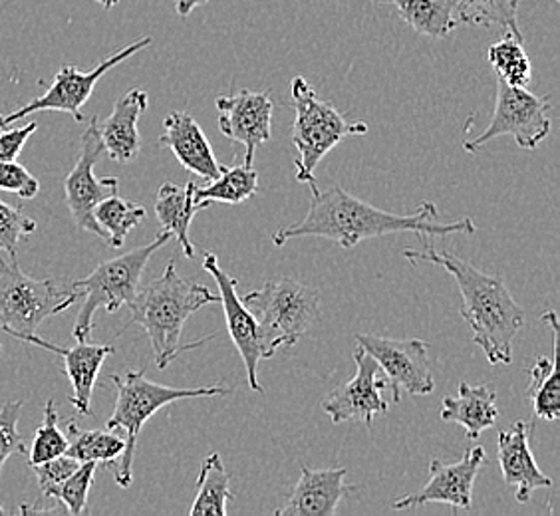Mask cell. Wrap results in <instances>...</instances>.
<instances>
[{
  "mask_svg": "<svg viewBox=\"0 0 560 516\" xmlns=\"http://www.w3.org/2000/svg\"><path fill=\"white\" fill-rule=\"evenodd\" d=\"M311 207L308 213L296 225L284 226L272 235L275 247H284L292 238L318 237L332 241L340 248H354L366 238L386 237L398 233L423 235H474L477 231L474 219L443 223L438 204L425 201L411 215H399L382 211L368 204L340 185L320 189L316 179L308 181Z\"/></svg>",
  "mask_w": 560,
  "mask_h": 516,
  "instance_id": "6da1fadb",
  "label": "cell"
},
{
  "mask_svg": "<svg viewBox=\"0 0 560 516\" xmlns=\"http://www.w3.org/2000/svg\"><path fill=\"white\" fill-rule=\"evenodd\" d=\"M421 248L404 250L413 265L430 262L452 274L462 294V318L474 332V342L483 350L491 366L513 364V340L527 322V310L518 304L505 280L475 269L471 262L447 250L431 247L420 237Z\"/></svg>",
  "mask_w": 560,
  "mask_h": 516,
  "instance_id": "7a4b0ae2",
  "label": "cell"
},
{
  "mask_svg": "<svg viewBox=\"0 0 560 516\" xmlns=\"http://www.w3.org/2000/svg\"><path fill=\"white\" fill-rule=\"evenodd\" d=\"M219 302V294H213L203 284L182 277L175 262L170 260L162 277L136 292L130 306V322L124 326H141L150 338L155 366L165 370L182 352L195 350V345L182 344V333L189 316L199 313L207 304ZM207 340V338H206Z\"/></svg>",
  "mask_w": 560,
  "mask_h": 516,
  "instance_id": "3957f363",
  "label": "cell"
},
{
  "mask_svg": "<svg viewBox=\"0 0 560 516\" xmlns=\"http://www.w3.org/2000/svg\"><path fill=\"white\" fill-rule=\"evenodd\" d=\"M112 384L118 389L114 413L106 423V430L126 433V447L114 465V479L121 489H128L133 481V457L141 430L160 409L184 401V399L219 398L233 389L229 387H170L155 384L143 372H126L124 376L112 374Z\"/></svg>",
  "mask_w": 560,
  "mask_h": 516,
  "instance_id": "277c9868",
  "label": "cell"
},
{
  "mask_svg": "<svg viewBox=\"0 0 560 516\" xmlns=\"http://www.w3.org/2000/svg\"><path fill=\"white\" fill-rule=\"evenodd\" d=\"M291 97L294 108L292 143L299 151V157L294 160L296 179L301 184H308L314 179L318 163L340 141L348 136H364L370 128L366 121L350 119L330 102L320 99L313 84L302 75L292 78Z\"/></svg>",
  "mask_w": 560,
  "mask_h": 516,
  "instance_id": "5b68a950",
  "label": "cell"
},
{
  "mask_svg": "<svg viewBox=\"0 0 560 516\" xmlns=\"http://www.w3.org/2000/svg\"><path fill=\"white\" fill-rule=\"evenodd\" d=\"M241 301L259 324L269 360L282 345L299 344L302 336L320 322L318 291L289 277L269 280Z\"/></svg>",
  "mask_w": 560,
  "mask_h": 516,
  "instance_id": "8992f818",
  "label": "cell"
},
{
  "mask_svg": "<svg viewBox=\"0 0 560 516\" xmlns=\"http://www.w3.org/2000/svg\"><path fill=\"white\" fill-rule=\"evenodd\" d=\"M172 241V233L162 231L150 245L133 248L121 257L109 258L106 262L97 265L94 272L86 279L75 280L72 284L75 294L82 296V308L75 318V342H88L90 333L94 330V316L100 308L106 313H118L124 304H130L140 289L141 274L148 267L150 258Z\"/></svg>",
  "mask_w": 560,
  "mask_h": 516,
  "instance_id": "52a82bcc",
  "label": "cell"
},
{
  "mask_svg": "<svg viewBox=\"0 0 560 516\" xmlns=\"http://www.w3.org/2000/svg\"><path fill=\"white\" fill-rule=\"evenodd\" d=\"M0 258V328L14 338L36 333L38 326L65 313L75 301L74 289L52 279H33L22 272L16 255Z\"/></svg>",
  "mask_w": 560,
  "mask_h": 516,
  "instance_id": "ba28073f",
  "label": "cell"
},
{
  "mask_svg": "<svg viewBox=\"0 0 560 516\" xmlns=\"http://www.w3.org/2000/svg\"><path fill=\"white\" fill-rule=\"evenodd\" d=\"M550 96H535L525 87L509 86L499 80L495 112L481 136L465 141L464 150L475 153L501 136H511L521 150H537L550 133Z\"/></svg>",
  "mask_w": 560,
  "mask_h": 516,
  "instance_id": "9c48e42d",
  "label": "cell"
},
{
  "mask_svg": "<svg viewBox=\"0 0 560 516\" xmlns=\"http://www.w3.org/2000/svg\"><path fill=\"white\" fill-rule=\"evenodd\" d=\"M102 153H104V143L100 138V118L94 116L82 133L80 155H78L74 169L66 177L65 195L66 204L70 209V215L74 219L75 226L80 231L94 233L96 237L108 243V235L94 219V209L104 199H108L112 195H118L119 181L118 177L97 179L94 175V167L100 162Z\"/></svg>",
  "mask_w": 560,
  "mask_h": 516,
  "instance_id": "30bf717a",
  "label": "cell"
},
{
  "mask_svg": "<svg viewBox=\"0 0 560 516\" xmlns=\"http://www.w3.org/2000/svg\"><path fill=\"white\" fill-rule=\"evenodd\" d=\"M355 342L376 360L392 391V401L399 403L401 394L428 396L435 389L430 367V345L418 338L396 340L376 333H355Z\"/></svg>",
  "mask_w": 560,
  "mask_h": 516,
  "instance_id": "8fae6325",
  "label": "cell"
},
{
  "mask_svg": "<svg viewBox=\"0 0 560 516\" xmlns=\"http://www.w3.org/2000/svg\"><path fill=\"white\" fill-rule=\"evenodd\" d=\"M150 44V36H143L140 40L131 43L130 46L121 48L116 55L109 56L102 64H97L92 70H80L75 66H65L56 74L55 84L46 90L44 96L36 97L24 108L16 109V112L9 114L7 118L0 119V129L11 126L14 121H21L34 112H66L74 118V121H84L82 108L86 106V102L92 96L100 78L109 72L112 68L121 64L124 60L138 55L143 48H148Z\"/></svg>",
  "mask_w": 560,
  "mask_h": 516,
  "instance_id": "7c38bea8",
  "label": "cell"
},
{
  "mask_svg": "<svg viewBox=\"0 0 560 516\" xmlns=\"http://www.w3.org/2000/svg\"><path fill=\"white\" fill-rule=\"evenodd\" d=\"M352 355L354 377L324 399L320 408L336 425L345 421H362L370 427L374 415L389 411L388 401L382 396V391L388 389V382L386 377H377V374H382V367L362 345L355 344Z\"/></svg>",
  "mask_w": 560,
  "mask_h": 516,
  "instance_id": "4fadbf2b",
  "label": "cell"
},
{
  "mask_svg": "<svg viewBox=\"0 0 560 516\" xmlns=\"http://www.w3.org/2000/svg\"><path fill=\"white\" fill-rule=\"evenodd\" d=\"M203 269L215 279L217 289H219V302L223 304L229 336L237 348L238 354L243 357V364L247 367L248 386L253 391L265 394V387L259 382V362L260 360H269V355H267L262 338H260L259 324L241 301L237 292V280L221 269L217 255L206 253Z\"/></svg>",
  "mask_w": 560,
  "mask_h": 516,
  "instance_id": "5bb4252c",
  "label": "cell"
},
{
  "mask_svg": "<svg viewBox=\"0 0 560 516\" xmlns=\"http://www.w3.org/2000/svg\"><path fill=\"white\" fill-rule=\"evenodd\" d=\"M483 462H486L483 445L467 449L464 457L452 465L433 459L430 462V481L423 484L418 493L396 499L394 508L404 511V508H413L428 503H443L452 506L453 513H457L459 508L471 511L475 479Z\"/></svg>",
  "mask_w": 560,
  "mask_h": 516,
  "instance_id": "9a60e30c",
  "label": "cell"
},
{
  "mask_svg": "<svg viewBox=\"0 0 560 516\" xmlns=\"http://www.w3.org/2000/svg\"><path fill=\"white\" fill-rule=\"evenodd\" d=\"M219 129L226 140L245 148V165H255V153L272 138L275 102L270 92L243 90L233 96L217 97Z\"/></svg>",
  "mask_w": 560,
  "mask_h": 516,
  "instance_id": "2e32d148",
  "label": "cell"
},
{
  "mask_svg": "<svg viewBox=\"0 0 560 516\" xmlns=\"http://www.w3.org/2000/svg\"><path fill=\"white\" fill-rule=\"evenodd\" d=\"M345 467L340 469H313L302 467L301 479L287 496L284 505L275 511L277 516H332L342 499L354 493L358 486L345 484Z\"/></svg>",
  "mask_w": 560,
  "mask_h": 516,
  "instance_id": "e0dca14e",
  "label": "cell"
},
{
  "mask_svg": "<svg viewBox=\"0 0 560 516\" xmlns=\"http://www.w3.org/2000/svg\"><path fill=\"white\" fill-rule=\"evenodd\" d=\"M501 473L509 486H515L518 505H525L539 489H550L552 479L542 473L530 452L528 427L525 421H517L511 430L501 431L497 439Z\"/></svg>",
  "mask_w": 560,
  "mask_h": 516,
  "instance_id": "ac0fdd59",
  "label": "cell"
},
{
  "mask_svg": "<svg viewBox=\"0 0 560 516\" xmlns=\"http://www.w3.org/2000/svg\"><path fill=\"white\" fill-rule=\"evenodd\" d=\"M19 340L40 345L44 350H50V352L65 357L66 376L74 389V396L70 398V403L74 406L78 413L90 415L92 413V391L96 386L97 374L109 355L116 352V348L112 344H88V342H78L74 348H60L52 342H46L36 333L21 336Z\"/></svg>",
  "mask_w": 560,
  "mask_h": 516,
  "instance_id": "d6986e66",
  "label": "cell"
},
{
  "mask_svg": "<svg viewBox=\"0 0 560 516\" xmlns=\"http://www.w3.org/2000/svg\"><path fill=\"white\" fill-rule=\"evenodd\" d=\"M158 143L170 148L187 172L195 173L206 181L217 179L223 169V165L217 162L215 151L207 140L203 129L199 128L194 116L187 112H172L165 118L163 136Z\"/></svg>",
  "mask_w": 560,
  "mask_h": 516,
  "instance_id": "ffe728a7",
  "label": "cell"
},
{
  "mask_svg": "<svg viewBox=\"0 0 560 516\" xmlns=\"http://www.w3.org/2000/svg\"><path fill=\"white\" fill-rule=\"evenodd\" d=\"M150 96L145 90L133 87L119 97L104 124H100V138L104 151L114 162L126 163L138 157L141 140L138 121L148 109Z\"/></svg>",
  "mask_w": 560,
  "mask_h": 516,
  "instance_id": "44dd1931",
  "label": "cell"
},
{
  "mask_svg": "<svg viewBox=\"0 0 560 516\" xmlns=\"http://www.w3.org/2000/svg\"><path fill=\"white\" fill-rule=\"evenodd\" d=\"M211 204L197 199V184L187 181L185 187L175 184H163L155 197V215L162 231L172 233L187 258L195 257V247L189 237V228L195 216L209 209Z\"/></svg>",
  "mask_w": 560,
  "mask_h": 516,
  "instance_id": "7402d4cb",
  "label": "cell"
},
{
  "mask_svg": "<svg viewBox=\"0 0 560 516\" xmlns=\"http://www.w3.org/2000/svg\"><path fill=\"white\" fill-rule=\"evenodd\" d=\"M499 415L495 389L487 384L471 386L467 382L459 384L457 398H443L440 413L443 421L462 425L469 439H477L483 431L491 430Z\"/></svg>",
  "mask_w": 560,
  "mask_h": 516,
  "instance_id": "603a6c76",
  "label": "cell"
},
{
  "mask_svg": "<svg viewBox=\"0 0 560 516\" xmlns=\"http://www.w3.org/2000/svg\"><path fill=\"white\" fill-rule=\"evenodd\" d=\"M540 320L549 324L552 332V355L539 357L530 367V386L527 387V399H530L535 415L542 421H557L560 418V377L557 367L559 354V318L557 313L547 310L540 314Z\"/></svg>",
  "mask_w": 560,
  "mask_h": 516,
  "instance_id": "cb8c5ba5",
  "label": "cell"
},
{
  "mask_svg": "<svg viewBox=\"0 0 560 516\" xmlns=\"http://www.w3.org/2000/svg\"><path fill=\"white\" fill-rule=\"evenodd\" d=\"M398 12L413 33L445 38L459 26L453 16V0H372Z\"/></svg>",
  "mask_w": 560,
  "mask_h": 516,
  "instance_id": "d4e9b609",
  "label": "cell"
},
{
  "mask_svg": "<svg viewBox=\"0 0 560 516\" xmlns=\"http://www.w3.org/2000/svg\"><path fill=\"white\" fill-rule=\"evenodd\" d=\"M229 481L231 477L221 461V455L211 453L201 465L197 477V495L189 515L225 516L226 501H235V495L229 489Z\"/></svg>",
  "mask_w": 560,
  "mask_h": 516,
  "instance_id": "484cf974",
  "label": "cell"
},
{
  "mask_svg": "<svg viewBox=\"0 0 560 516\" xmlns=\"http://www.w3.org/2000/svg\"><path fill=\"white\" fill-rule=\"evenodd\" d=\"M66 427H68L66 455L78 462L94 461L97 465L100 462L102 465H116V461L121 457V453H124V447H126V439L116 435L114 431L82 430L72 420L66 423Z\"/></svg>",
  "mask_w": 560,
  "mask_h": 516,
  "instance_id": "4316f807",
  "label": "cell"
},
{
  "mask_svg": "<svg viewBox=\"0 0 560 516\" xmlns=\"http://www.w3.org/2000/svg\"><path fill=\"white\" fill-rule=\"evenodd\" d=\"M259 191V173L248 165H229L206 187L197 185V199L206 203H245Z\"/></svg>",
  "mask_w": 560,
  "mask_h": 516,
  "instance_id": "83f0119b",
  "label": "cell"
},
{
  "mask_svg": "<svg viewBox=\"0 0 560 516\" xmlns=\"http://www.w3.org/2000/svg\"><path fill=\"white\" fill-rule=\"evenodd\" d=\"M453 16L467 26H501L509 33L518 28V0H453Z\"/></svg>",
  "mask_w": 560,
  "mask_h": 516,
  "instance_id": "f1b7e54d",
  "label": "cell"
},
{
  "mask_svg": "<svg viewBox=\"0 0 560 516\" xmlns=\"http://www.w3.org/2000/svg\"><path fill=\"white\" fill-rule=\"evenodd\" d=\"M487 60L499 80L509 86L525 87L530 82L533 66L523 46V34L506 31L503 38L489 46Z\"/></svg>",
  "mask_w": 560,
  "mask_h": 516,
  "instance_id": "f546056e",
  "label": "cell"
},
{
  "mask_svg": "<svg viewBox=\"0 0 560 516\" xmlns=\"http://www.w3.org/2000/svg\"><path fill=\"white\" fill-rule=\"evenodd\" d=\"M94 219L108 235L109 247L119 248L130 235V231L145 219V209L141 204L131 203L128 199H121L118 195H112L96 204Z\"/></svg>",
  "mask_w": 560,
  "mask_h": 516,
  "instance_id": "4dcf8cb0",
  "label": "cell"
},
{
  "mask_svg": "<svg viewBox=\"0 0 560 516\" xmlns=\"http://www.w3.org/2000/svg\"><path fill=\"white\" fill-rule=\"evenodd\" d=\"M68 449V437L58 427V413H56L55 399H48L44 406L43 425L36 430L34 435L33 449H31V467L50 461L55 457L66 455Z\"/></svg>",
  "mask_w": 560,
  "mask_h": 516,
  "instance_id": "1f68e13d",
  "label": "cell"
},
{
  "mask_svg": "<svg viewBox=\"0 0 560 516\" xmlns=\"http://www.w3.org/2000/svg\"><path fill=\"white\" fill-rule=\"evenodd\" d=\"M96 471L97 462H80V467L60 486L56 501H60L66 506L68 515L80 516L86 513L88 495H90Z\"/></svg>",
  "mask_w": 560,
  "mask_h": 516,
  "instance_id": "d6a6232c",
  "label": "cell"
},
{
  "mask_svg": "<svg viewBox=\"0 0 560 516\" xmlns=\"http://www.w3.org/2000/svg\"><path fill=\"white\" fill-rule=\"evenodd\" d=\"M36 231V221L24 215L21 209L0 201V250L16 255L22 238L31 237Z\"/></svg>",
  "mask_w": 560,
  "mask_h": 516,
  "instance_id": "836d02e7",
  "label": "cell"
},
{
  "mask_svg": "<svg viewBox=\"0 0 560 516\" xmlns=\"http://www.w3.org/2000/svg\"><path fill=\"white\" fill-rule=\"evenodd\" d=\"M21 413L22 401L0 403V471L14 453H28L19 433ZM0 515H2V508H0Z\"/></svg>",
  "mask_w": 560,
  "mask_h": 516,
  "instance_id": "e575fe53",
  "label": "cell"
},
{
  "mask_svg": "<svg viewBox=\"0 0 560 516\" xmlns=\"http://www.w3.org/2000/svg\"><path fill=\"white\" fill-rule=\"evenodd\" d=\"M80 467V462L68 457V455H60L50 461L40 462V465H33L34 473L40 484V491L46 499H58V491L65 483L70 474L74 473L75 469Z\"/></svg>",
  "mask_w": 560,
  "mask_h": 516,
  "instance_id": "d590c367",
  "label": "cell"
},
{
  "mask_svg": "<svg viewBox=\"0 0 560 516\" xmlns=\"http://www.w3.org/2000/svg\"><path fill=\"white\" fill-rule=\"evenodd\" d=\"M0 189L19 195L21 199H34L40 191V184L21 163L0 162Z\"/></svg>",
  "mask_w": 560,
  "mask_h": 516,
  "instance_id": "8d00e7d4",
  "label": "cell"
},
{
  "mask_svg": "<svg viewBox=\"0 0 560 516\" xmlns=\"http://www.w3.org/2000/svg\"><path fill=\"white\" fill-rule=\"evenodd\" d=\"M38 129V124H26L22 128L0 131V162H16L26 140Z\"/></svg>",
  "mask_w": 560,
  "mask_h": 516,
  "instance_id": "74e56055",
  "label": "cell"
},
{
  "mask_svg": "<svg viewBox=\"0 0 560 516\" xmlns=\"http://www.w3.org/2000/svg\"><path fill=\"white\" fill-rule=\"evenodd\" d=\"M209 0H175V11L179 16H189L197 7H203Z\"/></svg>",
  "mask_w": 560,
  "mask_h": 516,
  "instance_id": "f35d334b",
  "label": "cell"
},
{
  "mask_svg": "<svg viewBox=\"0 0 560 516\" xmlns=\"http://www.w3.org/2000/svg\"><path fill=\"white\" fill-rule=\"evenodd\" d=\"M94 2H97L100 7H104V9H114L116 4H118L119 0H94Z\"/></svg>",
  "mask_w": 560,
  "mask_h": 516,
  "instance_id": "ab89813d",
  "label": "cell"
},
{
  "mask_svg": "<svg viewBox=\"0 0 560 516\" xmlns=\"http://www.w3.org/2000/svg\"><path fill=\"white\" fill-rule=\"evenodd\" d=\"M4 118V116H2V114H0V119Z\"/></svg>",
  "mask_w": 560,
  "mask_h": 516,
  "instance_id": "60d3db41",
  "label": "cell"
}]
</instances>
